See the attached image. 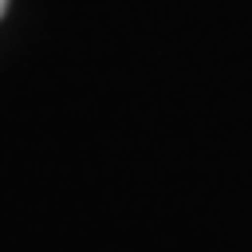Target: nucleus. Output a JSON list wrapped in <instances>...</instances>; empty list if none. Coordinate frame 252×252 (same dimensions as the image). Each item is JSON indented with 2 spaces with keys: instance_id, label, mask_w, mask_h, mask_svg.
<instances>
[{
  "instance_id": "1",
  "label": "nucleus",
  "mask_w": 252,
  "mask_h": 252,
  "mask_svg": "<svg viewBox=\"0 0 252 252\" xmlns=\"http://www.w3.org/2000/svg\"><path fill=\"white\" fill-rule=\"evenodd\" d=\"M4 11H7V0H0V18H4Z\"/></svg>"
}]
</instances>
